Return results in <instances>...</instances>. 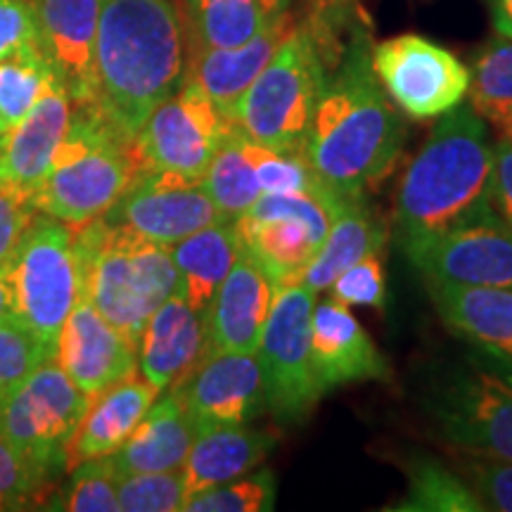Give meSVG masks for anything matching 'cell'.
I'll return each mask as SVG.
<instances>
[{"label": "cell", "instance_id": "obj_1", "mask_svg": "<svg viewBox=\"0 0 512 512\" xmlns=\"http://www.w3.org/2000/svg\"><path fill=\"white\" fill-rule=\"evenodd\" d=\"M406 126L377 81L370 38L354 27L325 76L304 157L318 183L339 197H363L396 169Z\"/></svg>", "mask_w": 512, "mask_h": 512}, {"label": "cell", "instance_id": "obj_2", "mask_svg": "<svg viewBox=\"0 0 512 512\" xmlns=\"http://www.w3.org/2000/svg\"><path fill=\"white\" fill-rule=\"evenodd\" d=\"M185 79V22L176 0H102L95 105L126 138Z\"/></svg>", "mask_w": 512, "mask_h": 512}, {"label": "cell", "instance_id": "obj_3", "mask_svg": "<svg viewBox=\"0 0 512 512\" xmlns=\"http://www.w3.org/2000/svg\"><path fill=\"white\" fill-rule=\"evenodd\" d=\"M491 162L489 128L470 105L460 102L441 114L396 190L394 233L399 245L494 214L486 197Z\"/></svg>", "mask_w": 512, "mask_h": 512}, {"label": "cell", "instance_id": "obj_4", "mask_svg": "<svg viewBox=\"0 0 512 512\" xmlns=\"http://www.w3.org/2000/svg\"><path fill=\"white\" fill-rule=\"evenodd\" d=\"M74 242L83 297L138 347L152 313L181 290L169 247L110 226L102 216L74 226Z\"/></svg>", "mask_w": 512, "mask_h": 512}, {"label": "cell", "instance_id": "obj_5", "mask_svg": "<svg viewBox=\"0 0 512 512\" xmlns=\"http://www.w3.org/2000/svg\"><path fill=\"white\" fill-rule=\"evenodd\" d=\"M74 107L67 133L31 204L38 214L81 226L105 216L143 169L133 140L119 133L95 102Z\"/></svg>", "mask_w": 512, "mask_h": 512}, {"label": "cell", "instance_id": "obj_6", "mask_svg": "<svg viewBox=\"0 0 512 512\" xmlns=\"http://www.w3.org/2000/svg\"><path fill=\"white\" fill-rule=\"evenodd\" d=\"M422 408L451 448L512 460V363L472 349L427 377Z\"/></svg>", "mask_w": 512, "mask_h": 512}, {"label": "cell", "instance_id": "obj_7", "mask_svg": "<svg viewBox=\"0 0 512 512\" xmlns=\"http://www.w3.org/2000/svg\"><path fill=\"white\" fill-rule=\"evenodd\" d=\"M328 69V57L309 27L294 24L264 72L235 102L228 121L252 143L304 152Z\"/></svg>", "mask_w": 512, "mask_h": 512}, {"label": "cell", "instance_id": "obj_8", "mask_svg": "<svg viewBox=\"0 0 512 512\" xmlns=\"http://www.w3.org/2000/svg\"><path fill=\"white\" fill-rule=\"evenodd\" d=\"M91 403V396L48 361L0 396V437L48 482L67 470V446Z\"/></svg>", "mask_w": 512, "mask_h": 512}, {"label": "cell", "instance_id": "obj_9", "mask_svg": "<svg viewBox=\"0 0 512 512\" xmlns=\"http://www.w3.org/2000/svg\"><path fill=\"white\" fill-rule=\"evenodd\" d=\"M12 280L19 323L55 361L57 337L64 320L83 297L74 226L50 216L31 223L12 256Z\"/></svg>", "mask_w": 512, "mask_h": 512}, {"label": "cell", "instance_id": "obj_10", "mask_svg": "<svg viewBox=\"0 0 512 512\" xmlns=\"http://www.w3.org/2000/svg\"><path fill=\"white\" fill-rule=\"evenodd\" d=\"M316 294L304 283L278 290L256 358L266 387V413L297 427L316 411L320 389L311 366V316Z\"/></svg>", "mask_w": 512, "mask_h": 512}, {"label": "cell", "instance_id": "obj_11", "mask_svg": "<svg viewBox=\"0 0 512 512\" xmlns=\"http://www.w3.org/2000/svg\"><path fill=\"white\" fill-rule=\"evenodd\" d=\"M230 126L200 83L185 76L181 88L152 110L133 138L140 169L202 178Z\"/></svg>", "mask_w": 512, "mask_h": 512}, {"label": "cell", "instance_id": "obj_12", "mask_svg": "<svg viewBox=\"0 0 512 512\" xmlns=\"http://www.w3.org/2000/svg\"><path fill=\"white\" fill-rule=\"evenodd\" d=\"M384 93L411 119L451 112L470 91V69L451 50L418 34H401L370 48Z\"/></svg>", "mask_w": 512, "mask_h": 512}, {"label": "cell", "instance_id": "obj_13", "mask_svg": "<svg viewBox=\"0 0 512 512\" xmlns=\"http://www.w3.org/2000/svg\"><path fill=\"white\" fill-rule=\"evenodd\" d=\"M102 219L164 247L223 221L202 188V178L159 169L138 171Z\"/></svg>", "mask_w": 512, "mask_h": 512}, {"label": "cell", "instance_id": "obj_14", "mask_svg": "<svg viewBox=\"0 0 512 512\" xmlns=\"http://www.w3.org/2000/svg\"><path fill=\"white\" fill-rule=\"evenodd\" d=\"M401 249L422 278L512 290V230L496 214L413 240Z\"/></svg>", "mask_w": 512, "mask_h": 512}, {"label": "cell", "instance_id": "obj_15", "mask_svg": "<svg viewBox=\"0 0 512 512\" xmlns=\"http://www.w3.org/2000/svg\"><path fill=\"white\" fill-rule=\"evenodd\" d=\"M185 411L197 430L249 425L266 413L264 375L256 354H207L181 384Z\"/></svg>", "mask_w": 512, "mask_h": 512}, {"label": "cell", "instance_id": "obj_16", "mask_svg": "<svg viewBox=\"0 0 512 512\" xmlns=\"http://www.w3.org/2000/svg\"><path fill=\"white\" fill-rule=\"evenodd\" d=\"M55 363L91 399L138 368V347L88 297L76 302L57 337Z\"/></svg>", "mask_w": 512, "mask_h": 512}, {"label": "cell", "instance_id": "obj_17", "mask_svg": "<svg viewBox=\"0 0 512 512\" xmlns=\"http://www.w3.org/2000/svg\"><path fill=\"white\" fill-rule=\"evenodd\" d=\"M36 17L38 48L72 105L95 102V38L102 0H29Z\"/></svg>", "mask_w": 512, "mask_h": 512}, {"label": "cell", "instance_id": "obj_18", "mask_svg": "<svg viewBox=\"0 0 512 512\" xmlns=\"http://www.w3.org/2000/svg\"><path fill=\"white\" fill-rule=\"evenodd\" d=\"M275 294L278 290L266 273L242 252L202 313L204 356L223 351L256 354Z\"/></svg>", "mask_w": 512, "mask_h": 512}, {"label": "cell", "instance_id": "obj_19", "mask_svg": "<svg viewBox=\"0 0 512 512\" xmlns=\"http://www.w3.org/2000/svg\"><path fill=\"white\" fill-rule=\"evenodd\" d=\"M69 119L72 98L55 76L24 119L0 133V188L31 200L53 164Z\"/></svg>", "mask_w": 512, "mask_h": 512}, {"label": "cell", "instance_id": "obj_20", "mask_svg": "<svg viewBox=\"0 0 512 512\" xmlns=\"http://www.w3.org/2000/svg\"><path fill=\"white\" fill-rule=\"evenodd\" d=\"M311 366L320 394L354 382H389L392 366L349 306L320 302L311 316Z\"/></svg>", "mask_w": 512, "mask_h": 512}, {"label": "cell", "instance_id": "obj_21", "mask_svg": "<svg viewBox=\"0 0 512 512\" xmlns=\"http://www.w3.org/2000/svg\"><path fill=\"white\" fill-rule=\"evenodd\" d=\"M439 318L475 351L512 363V290L425 278Z\"/></svg>", "mask_w": 512, "mask_h": 512}, {"label": "cell", "instance_id": "obj_22", "mask_svg": "<svg viewBox=\"0 0 512 512\" xmlns=\"http://www.w3.org/2000/svg\"><path fill=\"white\" fill-rule=\"evenodd\" d=\"M204 356V323L183 299L171 294L145 323L138 342V368L157 392L181 384Z\"/></svg>", "mask_w": 512, "mask_h": 512}, {"label": "cell", "instance_id": "obj_23", "mask_svg": "<svg viewBox=\"0 0 512 512\" xmlns=\"http://www.w3.org/2000/svg\"><path fill=\"white\" fill-rule=\"evenodd\" d=\"M294 24L297 22H294L290 8H287L278 12L259 34L238 48L192 50L190 67L185 76L200 83L204 93L214 100V105L228 119L235 102L252 86L256 76L264 72V67L271 62L275 50L294 29Z\"/></svg>", "mask_w": 512, "mask_h": 512}, {"label": "cell", "instance_id": "obj_24", "mask_svg": "<svg viewBox=\"0 0 512 512\" xmlns=\"http://www.w3.org/2000/svg\"><path fill=\"white\" fill-rule=\"evenodd\" d=\"M192 441L195 425L185 411L178 387H171L162 399L152 403L131 437L110 458L119 479L140 472L183 470Z\"/></svg>", "mask_w": 512, "mask_h": 512}, {"label": "cell", "instance_id": "obj_25", "mask_svg": "<svg viewBox=\"0 0 512 512\" xmlns=\"http://www.w3.org/2000/svg\"><path fill=\"white\" fill-rule=\"evenodd\" d=\"M278 446V434L247 425L204 427L195 432L183 465L185 501L209 486L226 484L259 467Z\"/></svg>", "mask_w": 512, "mask_h": 512}, {"label": "cell", "instance_id": "obj_26", "mask_svg": "<svg viewBox=\"0 0 512 512\" xmlns=\"http://www.w3.org/2000/svg\"><path fill=\"white\" fill-rule=\"evenodd\" d=\"M157 394L143 375L133 373L95 396L67 446V470L83 460L112 456L145 418Z\"/></svg>", "mask_w": 512, "mask_h": 512}, {"label": "cell", "instance_id": "obj_27", "mask_svg": "<svg viewBox=\"0 0 512 512\" xmlns=\"http://www.w3.org/2000/svg\"><path fill=\"white\" fill-rule=\"evenodd\" d=\"M387 228L366 204V197H344L332 216L328 238L306 266L302 283L313 294L328 290L342 271L368 254H380Z\"/></svg>", "mask_w": 512, "mask_h": 512}, {"label": "cell", "instance_id": "obj_28", "mask_svg": "<svg viewBox=\"0 0 512 512\" xmlns=\"http://www.w3.org/2000/svg\"><path fill=\"white\" fill-rule=\"evenodd\" d=\"M171 259L181 275L183 299L195 313L207 311L223 278L242 254L233 223L221 221L197 230L169 247Z\"/></svg>", "mask_w": 512, "mask_h": 512}, {"label": "cell", "instance_id": "obj_29", "mask_svg": "<svg viewBox=\"0 0 512 512\" xmlns=\"http://www.w3.org/2000/svg\"><path fill=\"white\" fill-rule=\"evenodd\" d=\"M233 228L242 252L266 273L275 290H283L292 283H302L306 266L318 252L316 240L311 238L309 228L302 221H254L240 216L233 221Z\"/></svg>", "mask_w": 512, "mask_h": 512}, {"label": "cell", "instance_id": "obj_30", "mask_svg": "<svg viewBox=\"0 0 512 512\" xmlns=\"http://www.w3.org/2000/svg\"><path fill=\"white\" fill-rule=\"evenodd\" d=\"M275 15L271 0H185L183 22L192 50L238 48Z\"/></svg>", "mask_w": 512, "mask_h": 512}, {"label": "cell", "instance_id": "obj_31", "mask_svg": "<svg viewBox=\"0 0 512 512\" xmlns=\"http://www.w3.org/2000/svg\"><path fill=\"white\" fill-rule=\"evenodd\" d=\"M408 491L396 505V512H479L484 510L465 479L437 458L418 453L406 463Z\"/></svg>", "mask_w": 512, "mask_h": 512}, {"label": "cell", "instance_id": "obj_32", "mask_svg": "<svg viewBox=\"0 0 512 512\" xmlns=\"http://www.w3.org/2000/svg\"><path fill=\"white\" fill-rule=\"evenodd\" d=\"M202 188L214 202L223 221L233 223L261 197L259 178L254 166L242 150V133L235 126L223 138V143L211 159L207 174L202 176Z\"/></svg>", "mask_w": 512, "mask_h": 512}, {"label": "cell", "instance_id": "obj_33", "mask_svg": "<svg viewBox=\"0 0 512 512\" xmlns=\"http://www.w3.org/2000/svg\"><path fill=\"white\" fill-rule=\"evenodd\" d=\"M470 107L501 133L512 128V38L498 36L475 55Z\"/></svg>", "mask_w": 512, "mask_h": 512}, {"label": "cell", "instance_id": "obj_34", "mask_svg": "<svg viewBox=\"0 0 512 512\" xmlns=\"http://www.w3.org/2000/svg\"><path fill=\"white\" fill-rule=\"evenodd\" d=\"M53 67L38 46L22 48L19 53L0 60V124L15 126L24 119L48 83L55 79Z\"/></svg>", "mask_w": 512, "mask_h": 512}, {"label": "cell", "instance_id": "obj_35", "mask_svg": "<svg viewBox=\"0 0 512 512\" xmlns=\"http://www.w3.org/2000/svg\"><path fill=\"white\" fill-rule=\"evenodd\" d=\"M278 482L268 467L247 472L226 484L209 486L183 503L185 512H268L275 505Z\"/></svg>", "mask_w": 512, "mask_h": 512}, {"label": "cell", "instance_id": "obj_36", "mask_svg": "<svg viewBox=\"0 0 512 512\" xmlns=\"http://www.w3.org/2000/svg\"><path fill=\"white\" fill-rule=\"evenodd\" d=\"M242 150L254 166L261 192H316L323 188L306 162L304 152H280L242 136Z\"/></svg>", "mask_w": 512, "mask_h": 512}, {"label": "cell", "instance_id": "obj_37", "mask_svg": "<svg viewBox=\"0 0 512 512\" xmlns=\"http://www.w3.org/2000/svg\"><path fill=\"white\" fill-rule=\"evenodd\" d=\"M451 465L484 510L512 512V460L451 448Z\"/></svg>", "mask_w": 512, "mask_h": 512}, {"label": "cell", "instance_id": "obj_38", "mask_svg": "<svg viewBox=\"0 0 512 512\" xmlns=\"http://www.w3.org/2000/svg\"><path fill=\"white\" fill-rule=\"evenodd\" d=\"M72 470V482H69L57 508L72 512L119 510V475L110 456L83 460Z\"/></svg>", "mask_w": 512, "mask_h": 512}, {"label": "cell", "instance_id": "obj_39", "mask_svg": "<svg viewBox=\"0 0 512 512\" xmlns=\"http://www.w3.org/2000/svg\"><path fill=\"white\" fill-rule=\"evenodd\" d=\"M185 503L183 470L140 472L119 479V510L176 512Z\"/></svg>", "mask_w": 512, "mask_h": 512}, {"label": "cell", "instance_id": "obj_40", "mask_svg": "<svg viewBox=\"0 0 512 512\" xmlns=\"http://www.w3.org/2000/svg\"><path fill=\"white\" fill-rule=\"evenodd\" d=\"M48 361L53 356L22 323H0V396Z\"/></svg>", "mask_w": 512, "mask_h": 512}, {"label": "cell", "instance_id": "obj_41", "mask_svg": "<svg viewBox=\"0 0 512 512\" xmlns=\"http://www.w3.org/2000/svg\"><path fill=\"white\" fill-rule=\"evenodd\" d=\"M328 290L332 302L344 306H370L382 311L387 304V278L380 254H368L335 278Z\"/></svg>", "mask_w": 512, "mask_h": 512}, {"label": "cell", "instance_id": "obj_42", "mask_svg": "<svg viewBox=\"0 0 512 512\" xmlns=\"http://www.w3.org/2000/svg\"><path fill=\"white\" fill-rule=\"evenodd\" d=\"M43 484L34 467L0 437V510L24 508Z\"/></svg>", "mask_w": 512, "mask_h": 512}, {"label": "cell", "instance_id": "obj_43", "mask_svg": "<svg viewBox=\"0 0 512 512\" xmlns=\"http://www.w3.org/2000/svg\"><path fill=\"white\" fill-rule=\"evenodd\" d=\"M38 46L36 17L29 0H0V60Z\"/></svg>", "mask_w": 512, "mask_h": 512}, {"label": "cell", "instance_id": "obj_44", "mask_svg": "<svg viewBox=\"0 0 512 512\" xmlns=\"http://www.w3.org/2000/svg\"><path fill=\"white\" fill-rule=\"evenodd\" d=\"M36 214L29 197L0 188V261H12Z\"/></svg>", "mask_w": 512, "mask_h": 512}, {"label": "cell", "instance_id": "obj_45", "mask_svg": "<svg viewBox=\"0 0 512 512\" xmlns=\"http://www.w3.org/2000/svg\"><path fill=\"white\" fill-rule=\"evenodd\" d=\"M489 207L505 228L512 230V140L501 136L494 145L489 178Z\"/></svg>", "mask_w": 512, "mask_h": 512}, {"label": "cell", "instance_id": "obj_46", "mask_svg": "<svg viewBox=\"0 0 512 512\" xmlns=\"http://www.w3.org/2000/svg\"><path fill=\"white\" fill-rule=\"evenodd\" d=\"M0 323H19L12 261H0Z\"/></svg>", "mask_w": 512, "mask_h": 512}, {"label": "cell", "instance_id": "obj_47", "mask_svg": "<svg viewBox=\"0 0 512 512\" xmlns=\"http://www.w3.org/2000/svg\"><path fill=\"white\" fill-rule=\"evenodd\" d=\"M496 36L512 38V0H484Z\"/></svg>", "mask_w": 512, "mask_h": 512}, {"label": "cell", "instance_id": "obj_48", "mask_svg": "<svg viewBox=\"0 0 512 512\" xmlns=\"http://www.w3.org/2000/svg\"><path fill=\"white\" fill-rule=\"evenodd\" d=\"M271 5L275 10H287V5H290V0H271Z\"/></svg>", "mask_w": 512, "mask_h": 512}, {"label": "cell", "instance_id": "obj_49", "mask_svg": "<svg viewBox=\"0 0 512 512\" xmlns=\"http://www.w3.org/2000/svg\"><path fill=\"white\" fill-rule=\"evenodd\" d=\"M501 136H505V138H510V140H512V128H510L508 133H501Z\"/></svg>", "mask_w": 512, "mask_h": 512}, {"label": "cell", "instance_id": "obj_50", "mask_svg": "<svg viewBox=\"0 0 512 512\" xmlns=\"http://www.w3.org/2000/svg\"><path fill=\"white\" fill-rule=\"evenodd\" d=\"M0 133H3V124H0Z\"/></svg>", "mask_w": 512, "mask_h": 512}]
</instances>
